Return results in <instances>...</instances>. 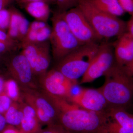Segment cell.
<instances>
[{
	"label": "cell",
	"instance_id": "cell-22",
	"mask_svg": "<svg viewBox=\"0 0 133 133\" xmlns=\"http://www.w3.org/2000/svg\"><path fill=\"white\" fill-rule=\"evenodd\" d=\"M9 9H4L0 10V30L4 31L8 30L10 21Z\"/></svg>",
	"mask_w": 133,
	"mask_h": 133
},
{
	"label": "cell",
	"instance_id": "cell-36",
	"mask_svg": "<svg viewBox=\"0 0 133 133\" xmlns=\"http://www.w3.org/2000/svg\"><path fill=\"white\" fill-rule=\"evenodd\" d=\"M6 122L3 115L0 113V132L4 129L6 125Z\"/></svg>",
	"mask_w": 133,
	"mask_h": 133
},
{
	"label": "cell",
	"instance_id": "cell-37",
	"mask_svg": "<svg viewBox=\"0 0 133 133\" xmlns=\"http://www.w3.org/2000/svg\"><path fill=\"white\" fill-rule=\"evenodd\" d=\"M5 82L1 77H0V93L4 90Z\"/></svg>",
	"mask_w": 133,
	"mask_h": 133
},
{
	"label": "cell",
	"instance_id": "cell-21",
	"mask_svg": "<svg viewBox=\"0 0 133 133\" xmlns=\"http://www.w3.org/2000/svg\"><path fill=\"white\" fill-rule=\"evenodd\" d=\"M55 1L57 5V11L63 13L77 7L78 0H55Z\"/></svg>",
	"mask_w": 133,
	"mask_h": 133
},
{
	"label": "cell",
	"instance_id": "cell-25",
	"mask_svg": "<svg viewBox=\"0 0 133 133\" xmlns=\"http://www.w3.org/2000/svg\"><path fill=\"white\" fill-rule=\"evenodd\" d=\"M38 133H70L58 123L47 126L42 129Z\"/></svg>",
	"mask_w": 133,
	"mask_h": 133
},
{
	"label": "cell",
	"instance_id": "cell-24",
	"mask_svg": "<svg viewBox=\"0 0 133 133\" xmlns=\"http://www.w3.org/2000/svg\"><path fill=\"white\" fill-rule=\"evenodd\" d=\"M51 29L47 25L38 31L36 43H41L46 42L49 39L51 34Z\"/></svg>",
	"mask_w": 133,
	"mask_h": 133
},
{
	"label": "cell",
	"instance_id": "cell-16",
	"mask_svg": "<svg viewBox=\"0 0 133 133\" xmlns=\"http://www.w3.org/2000/svg\"><path fill=\"white\" fill-rule=\"evenodd\" d=\"M7 124L19 128L24 117L19 102H12L10 107L4 114Z\"/></svg>",
	"mask_w": 133,
	"mask_h": 133
},
{
	"label": "cell",
	"instance_id": "cell-14",
	"mask_svg": "<svg viewBox=\"0 0 133 133\" xmlns=\"http://www.w3.org/2000/svg\"><path fill=\"white\" fill-rule=\"evenodd\" d=\"M23 7L26 12L37 21L47 22L50 12L48 3L43 2H36L27 3Z\"/></svg>",
	"mask_w": 133,
	"mask_h": 133
},
{
	"label": "cell",
	"instance_id": "cell-8",
	"mask_svg": "<svg viewBox=\"0 0 133 133\" xmlns=\"http://www.w3.org/2000/svg\"><path fill=\"white\" fill-rule=\"evenodd\" d=\"M39 80L43 91L46 94L68 100L72 87L77 83L69 79L56 69L47 72Z\"/></svg>",
	"mask_w": 133,
	"mask_h": 133
},
{
	"label": "cell",
	"instance_id": "cell-1",
	"mask_svg": "<svg viewBox=\"0 0 133 133\" xmlns=\"http://www.w3.org/2000/svg\"><path fill=\"white\" fill-rule=\"evenodd\" d=\"M50 97L59 110L57 123L70 133H98L106 121L105 112L89 111L68 100Z\"/></svg>",
	"mask_w": 133,
	"mask_h": 133
},
{
	"label": "cell",
	"instance_id": "cell-33",
	"mask_svg": "<svg viewBox=\"0 0 133 133\" xmlns=\"http://www.w3.org/2000/svg\"><path fill=\"white\" fill-rule=\"evenodd\" d=\"M127 33L133 37V17L127 22Z\"/></svg>",
	"mask_w": 133,
	"mask_h": 133
},
{
	"label": "cell",
	"instance_id": "cell-18",
	"mask_svg": "<svg viewBox=\"0 0 133 133\" xmlns=\"http://www.w3.org/2000/svg\"><path fill=\"white\" fill-rule=\"evenodd\" d=\"M22 54L28 61L33 72L36 63L40 48L39 43H29L22 45Z\"/></svg>",
	"mask_w": 133,
	"mask_h": 133
},
{
	"label": "cell",
	"instance_id": "cell-30",
	"mask_svg": "<svg viewBox=\"0 0 133 133\" xmlns=\"http://www.w3.org/2000/svg\"><path fill=\"white\" fill-rule=\"evenodd\" d=\"M16 1L19 5L22 6H23L27 3L36 2H43L48 3L49 5L54 3L56 4L55 0H16Z\"/></svg>",
	"mask_w": 133,
	"mask_h": 133
},
{
	"label": "cell",
	"instance_id": "cell-26",
	"mask_svg": "<svg viewBox=\"0 0 133 133\" xmlns=\"http://www.w3.org/2000/svg\"><path fill=\"white\" fill-rule=\"evenodd\" d=\"M29 25L30 23L23 16L22 17L18 27V40L21 42L26 36L28 30Z\"/></svg>",
	"mask_w": 133,
	"mask_h": 133
},
{
	"label": "cell",
	"instance_id": "cell-34",
	"mask_svg": "<svg viewBox=\"0 0 133 133\" xmlns=\"http://www.w3.org/2000/svg\"><path fill=\"white\" fill-rule=\"evenodd\" d=\"M122 68L126 74L133 78V61L129 64Z\"/></svg>",
	"mask_w": 133,
	"mask_h": 133
},
{
	"label": "cell",
	"instance_id": "cell-23",
	"mask_svg": "<svg viewBox=\"0 0 133 133\" xmlns=\"http://www.w3.org/2000/svg\"><path fill=\"white\" fill-rule=\"evenodd\" d=\"M12 102V99L4 90L0 93V113L4 114L10 107Z\"/></svg>",
	"mask_w": 133,
	"mask_h": 133
},
{
	"label": "cell",
	"instance_id": "cell-28",
	"mask_svg": "<svg viewBox=\"0 0 133 133\" xmlns=\"http://www.w3.org/2000/svg\"><path fill=\"white\" fill-rule=\"evenodd\" d=\"M46 23L44 22L35 21L30 24L28 30H38L47 26Z\"/></svg>",
	"mask_w": 133,
	"mask_h": 133
},
{
	"label": "cell",
	"instance_id": "cell-31",
	"mask_svg": "<svg viewBox=\"0 0 133 133\" xmlns=\"http://www.w3.org/2000/svg\"><path fill=\"white\" fill-rule=\"evenodd\" d=\"M0 41L16 44V41L13 40L8 35L5 31L0 30Z\"/></svg>",
	"mask_w": 133,
	"mask_h": 133
},
{
	"label": "cell",
	"instance_id": "cell-35",
	"mask_svg": "<svg viewBox=\"0 0 133 133\" xmlns=\"http://www.w3.org/2000/svg\"><path fill=\"white\" fill-rule=\"evenodd\" d=\"M15 1L16 0H0V10L6 8Z\"/></svg>",
	"mask_w": 133,
	"mask_h": 133
},
{
	"label": "cell",
	"instance_id": "cell-12",
	"mask_svg": "<svg viewBox=\"0 0 133 133\" xmlns=\"http://www.w3.org/2000/svg\"><path fill=\"white\" fill-rule=\"evenodd\" d=\"M105 125L111 128L122 129L128 132L133 131V114L126 109L109 107L105 111Z\"/></svg>",
	"mask_w": 133,
	"mask_h": 133
},
{
	"label": "cell",
	"instance_id": "cell-29",
	"mask_svg": "<svg viewBox=\"0 0 133 133\" xmlns=\"http://www.w3.org/2000/svg\"><path fill=\"white\" fill-rule=\"evenodd\" d=\"M15 44L0 41V54L9 51L14 47Z\"/></svg>",
	"mask_w": 133,
	"mask_h": 133
},
{
	"label": "cell",
	"instance_id": "cell-32",
	"mask_svg": "<svg viewBox=\"0 0 133 133\" xmlns=\"http://www.w3.org/2000/svg\"><path fill=\"white\" fill-rule=\"evenodd\" d=\"M0 133H22L16 127L11 125H6Z\"/></svg>",
	"mask_w": 133,
	"mask_h": 133
},
{
	"label": "cell",
	"instance_id": "cell-5",
	"mask_svg": "<svg viewBox=\"0 0 133 133\" xmlns=\"http://www.w3.org/2000/svg\"><path fill=\"white\" fill-rule=\"evenodd\" d=\"M52 28L49 38L52 56L58 62L69 53L83 45L76 38L63 17L57 10L51 17Z\"/></svg>",
	"mask_w": 133,
	"mask_h": 133
},
{
	"label": "cell",
	"instance_id": "cell-6",
	"mask_svg": "<svg viewBox=\"0 0 133 133\" xmlns=\"http://www.w3.org/2000/svg\"><path fill=\"white\" fill-rule=\"evenodd\" d=\"M115 63L114 43L102 41L88 70L81 78L80 84L91 83L104 76Z\"/></svg>",
	"mask_w": 133,
	"mask_h": 133
},
{
	"label": "cell",
	"instance_id": "cell-3",
	"mask_svg": "<svg viewBox=\"0 0 133 133\" xmlns=\"http://www.w3.org/2000/svg\"><path fill=\"white\" fill-rule=\"evenodd\" d=\"M77 7L102 41L113 37L118 38L127 32V22L102 12L88 0H78Z\"/></svg>",
	"mask_w": 133,
	"mask_h": 133
},
{
	"label": "cell",
	"instance_id": "cell-19",
	"mask_svg": "<svg viewBox=\"0 0 133 133\" xmlns=\"http://www.w3.org/2000/svg\"><path fill=\"white\" fill-rule=\"evenodd\" d=\"M42 126L37 117L24 116L18 129L22 133H38Z\"/></svg>",
	"mask_w": 133,
	"mask_h": 133
},
{
	"label": "cell",
	"instance_id": "cell-38",
	"mask_svg": "<svg viewBox=\"0 0 133 133\" xmlns=\"http://www.w3.org/2000/svg\"><path fill=\"white\" fill-rule=\"evenodd\" d=\"M129 133H133V131H131V132H130Z\"/></svg>",
	"mask_w": 133,
	"mask_h": 133
},
{
	"label": "cell",
	"instance_id": "cell-20",
	"mask_svg": "<svg viewBox=\"0 0 133 133\" xmlns=\"http://www.w3.org/2000/svg\"><path fill=\"white\" fill-rule=\"evenodd\" d=\"M4 91L13 101L20 102L23 101L18 84L15 80L10 79L5 82Z\"/></svg>",
	"mask_w": 133,
	"mask_h": 133
},
{
	"label": "cell",
	"instance_id": "cell-10",
	"mask_svg": "<svg viewBox=\"0 0 133 133\" xmlns=\"http://www.w3.org/2000/svg\"><path fill=\"white\" fill-rule=\"evenodd\" d=\"M81 108L92 111L104 112L109 107L98 89L82 88L68 100Z\"/></svg>",
	"mask_w": 133,
	"mask_h": 133
},
{
	"label": "cell",
	"instance_id": "cell-2",
	"mask_svg": "<svg viewBox=\"0 0 133 133\" xmlns=\"http://www.w3.org/2000/svg\"><path fill=\"white\" fill-rule=\"evenodd\" d=\"M104 76V83L98 89L109 107L127 110L133 101V78L126 74L116 63Z\"/></svg>",
	"mask_w": 133,
	"mask_h": 133
},
{
	"label": "cell",
	"instance_id": "cell-9",
	"mask_svg": "<svg viewBox=\"0 0 133 133\" xmlns=\"http://www.w3.org/2000/svg\"><path fill=\"white\" fill-rule=\"evenodd\" d=\"M21 90L23 101L33 108L36 114L45 113L57 123L59 110L50 97L43 91H39L37 89L22 88Z\"/></svg>",
	"mask_w": 133,
	"mask_h": 133
},
{
	"label": "cell",
	"instance_id": "cell-11",
	"mask_svg": "<svg viewBox=\"0 0 133 133\" xmlns=\"http://www.w3.org/2000/svg\"><path fill=\"white\" fill-rule=\"evenodd\" d=\"M9 69L21 88L36 89L33 71L24 55L20 53L13 57L10 63Z\"/></svg>",
	"mask_w": 133,
	"mask_h": 133
},
{
	"label": "cell",
	"instance_id": "cell-13",
	"mask_svg": "<svg viewBox=\"0 0 133 133\" xmlns=\"http://www.w3.org/2000/svg\"><path fill=\"white\" fill-rule=\"evenodd\" d=\"M40 44L39 51L36 63L33 70L34 76L41 78L46 72L50 63V44L48 42Z\"/></svg>",
	"mask_w": 133,
	"mask_h": 133
},
{
	"label": "cell",
	"instance_id": "cell-15",
	"mask_svg": "<svg viewBox=\"0 0 133 133\" xmlns=\"http://www.w3.org/2000/svg\"><path fill=\"white\" fill-rule=\"evenodd\" d=\"M95 7L102 12L113 16H122L125 12L118 0H88Z\"/></svg>",
	"mask_w": 133,
	"mask_h": 133
},
{
	"label": "cell",
	"instance_id": "cell-7",
	"mask_svg": "<svg viewBox=\"0 0 133 133\" xmlns=\"http://www.w3.org/2000/svg\"><path fill=\"white\" fill-rule=\"evenodd\" d=\"M69 29L82 44L99 43L102 40L97 35L85 16L77 7L63 13Z\"/></svg>",
	"mask_w": 133,
	"mask_h": 133
},
{
	"label": "cell",
	"instance_id": "cell-4",
	"mask_svg": "<svg viewBox=\"0 0 133 133\" xmlns=\"http://www.w3.org/2000/svg\"><path fill=\"white\" fill-rule=\"evenodd\" d=\"M100 43L81 45L58 62L56 69L69 79L77 81L88 70Z\"/></svg>",
	"mask_w": 133,
	"mask_h": 133
},
{
	"label": "cell",
	"instance_id": "cell-17",
	"mask_svg": "<svg viewBox=\"0 0 133 133\" xmlns=\"http://www.w3.org/2000/svg\"><path fill=\"white\" fill-rule=\"evenodd\" d=\"M9 9L10 12V21L7 33L10 38L16 41L17 39L18 40V27L23 15L14 7H12Z\"/></svg>",
	"mask_w": 133,
	"mask_h": 133
},
{
	"label": "cell",
	"instance_id": "cell-27",
	"mask_svg": "<svg viewBox=\"0 0 133 133\" xmlns=\"http://www.w3.org/2000/svg\"><path fill=\"white\" fill-rule=\"evenodd\" d=\"M125 13L133 17V0H118Z\"/></svg>",
	"mask_w": 133,
	"mask_h": 133
}]
</instances>
